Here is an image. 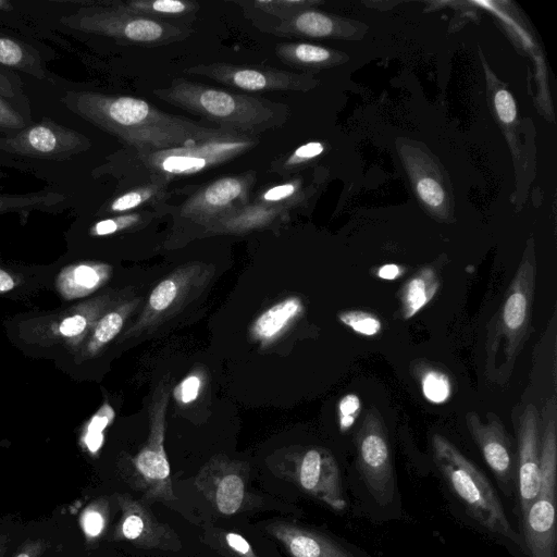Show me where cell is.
Wrapping results in <instances>:
<instances>
[{
	"mask_svg": "<svg viewBox=\"0 0 557 557\" xmlns=\"http://www.w3.org/2000/svg\"><path fill=\"white\" fill-rule=\"evenodd\" d=\"M65 101L75 113L137 152L176 148L232 132L166 113L131 96L83 91L70 94Z\"/></svg>",
	"mask_w": 557,
	"mask_h": 557,
	"instance_id": "1",
	"label": "cell"
},
{
	"mask_svg": "<svg viewBox=\"0 0 557 557\" xmlns=\"http://www.w3.org/2000/svg\"><path fill=\"white\" fill-rule=\"evenodd\" d=\"M161 100L200 115L218 127L258 135L282 126L288 108L263 97L234 94L184 78L174 79L168 87L154 89Z\"/></svg>",
	"mask_w": 557,
	"mask_h": 557,
	"instance_id": "2",
	"label": "cell"
},
{
	"mask_svg": "<svg viewBox=\"0 0 557 557\" xmlns=\"http://www.w3.org/2000/svg\"><path fill=\"white\" fill-rule=\"evenodd\" d=\"M431 444L437 468L471 517L488 531L521 547V539L510 525L485 475L445 436L433 434Z\"/></svg>",
	"mask_w": 557,
	"mask_h": 557,
	"instance_id": "3",
	"label": "cell"
},
{
	"mask_svg": "<svg viewBox=\"0 0 557 557\" xmlns=\"http://www.w3.org/2000/svg\"><path fill=\"white\" fill-rule=\"evenodd\" d=\"M556 397L552 396L541 418L539 493L522 516L524 543L530 557H557L555 521L557 473Z\"/></svg>",
	"mask_w": 557,
	"mask_h": 557,
	"instance_id": "4",
	"label": "cell"
},
{
	"mask_svg": "<svg viewBox=\"0 0 557 557\" xmlns=\"http://www.w3.org/2000/svg\"><path fill=\"white\" fill-rule=\"evenodd\" d=\"M257 135L231 132L185 146L137 152L136 157L152 181L168 182L172 177L198 174L230 161L258 143Z\"/></svg>",
	"mask_w": 557,
	"mask_h": 557,
	"instance_id": "5",
	"label": "cell"
},
{
	"mask_svg": "<svg viewBox=\"0 0 557 557\" xmlns=\"http://www.w3.org/2000/svg\"><path fill=\"white\" fill-rule=\"evenodd\" d=\"M67 20L79 30L132 45H165L182 40L191 33L187 27L127 12L113 1L90 2Z\"/></svg>",
	"mask_w": 557,
	"mask_h": 557,
	"instance_id": "6",
	"label": "cell"
},
{
	"mask_svg": "<svg viewBox=\"0 0 557 557\" xmlns=\"http://www.w3.org/2000/svg\"><path fill=\"white\" fill-rule=\"evenodd\" d=\"M170 398L169 384L156 392L149 408V434L146 443L132 458L129 484L146 499L173 502L171 467L164 447L165 412Z\"/></svg>",
	"mask_w": 557,
	"mask_h": 557,
	"instance_id": "7",
	"label": "cell"
},
{
	"mask_svg": "<svg viewBox=\"0 0 557 557\" xmlns=\"http://www.w3.org/2000/svg\"><path fill=\"white\" fill-rule=\"evenodd\" d=\"M535 275L533 258H525L511 280L493 331L488 335L486 347L490 355L497 352L499 345L503 344L504 377L506 379L528 337L532 318Z\"/></svg>",
	"mask_w": 557,
	"mask_h": 557,
	"instance_id": "8",
	"label": "cell"
},
{
	"mask_svg": "<svg viewBox=\"0 0 557 557\" xmlns=\"http://www.w3.org/2000/svg\"><path fill=\"white\" fill-rule=\"evenodd\" d=\"M357 465L363 483L381 506L393 502L395 479L385 423L375 407H370L355 436Z\"/></svg>",
	"mask_w": 557,
	"mask_h": 557,
	"instance_id": "9",
	"label": "cell"
},
{
	"mask_svg": "<svg viewBox=\"0 0 557 557\" xmlns=\"http://www.w3.org/2000/svg\"><path fill=\"white\" fill-rule=\"evenodd\" d=\"M286 478L334 510L346 507L338 465L323 447H302L288 456Z\"/></svg>",
	"mask_w": 557,
	"mask_h": 557,
	"instance_id": "10",
	"label": "cell"
},
{
	"mask_svg": "<svg viewBox=\"0 0 557 557\" xmlns=\"http://www.w3.org/2000/svg\"><path fill=\"white\" fill-rule=\"evenodd\" d=\"M207 276L199 263L174 270L151 290L144 310L126 335H141L175 314L201 290Z\"/></svg>",
	"mask_w": 557,
	"mask_h": 557,
	"instance_id": "11",
	"label": "cell"
},
{
	"mask_svg": "<svg viewBox=\"0 0 557 557\" xmlns=\"http://www.w3.org/2000/svg\"><path fill=\"white\" fill-rule=\"evenodd\" d=\"M247 466L216 456L209 460L195 478V486L221 515L239 512L247 502Z\"/></svg>",
	"mask_w": 557,
	"mask_h": 557,
	"instance_id": "12",
	"label": "cell"
},
{
	"mask_svg": "<svg viewBox=\"0 0 557 557\" xmlns=\"http://www.w3.org/2000/svg\"><path fill=\"white\" fill-rule=\"evenodd\" d=\"M121 517L113 537L146 549L178 552L182 542L174 529L158 520L153 512L129 494L116 496Z\"/></svg>",
	"mask_w": 557,
	"mask_h": 557,
	"instance_id": "13",
	"label": "cell"
},
{
	"mask_svg": "<svg viewBox=\"0 0 557 557\" xmlns=\"http://www.w3.org/2000/svg\"><path fill=\"white\" fill-rule=\"evenodd\" d=\"M185 72L206 76L224 86L251 92L301 90L306 87L305 76L272 67L216 62L190 66Z\"/></svg>",
	"mask_w": 557,
	"mask_h": 557,
	"instance_id": "14",
	"label": "cell"
},
{
	"mask_svg": "<svg viewBox=\"0 0 557 557\" xmlns=\"http://www.w3.org/2000/svg\"><path fill=\"white\" fill-rule=\"evenodd\" d=\"M255 174L218 178L194 193L182 206L181 214L200 222H212L248 205Z\"/></svg>",
	"mask_w": 557,
	"mask_h": 557,
	"instance_id": "15",
	"label": "cell"
},
{
	"mask_svg": "<svg viewBox=\"0 0 557 557\" xmlns=\"http://www.w3.org/2000/svg\"><path fill=\"white\" fill-rule=\"evenodd\" d=\"M88 140L74 129L41 121L17 134L0 139V148L34 158H64L87 147Z\"/></svg>",
	"mask_w": 557,
	"mask_h": 557,
	"instance_id": "16",
	"label": "cell"
},
{
	"mask_svg": "<svg viewBox=\"0 0 557 557\" xmlns=\"http://www.w3.org/2000/svg\"><path fill=\"white\" fill-rule=\"evenodd\" d=\"M465 419L485 462L503 484H508L515 472V458L502 420L494 412H487L482 420L475 411H468Z\"/></svg>",
	"mask_w": 557,
	"mask_h": 557,
	"instance_id": "17",
	"label": "cell"
},
{
	"mask_svg": "<svg viewBox=\"0 0 557 557\" xmlns=\"http://www.w3.org/2000/svg\"><path fill=\"white\" fill-rule=\"evenodd\" d=\"M541 429L539 413L529 404L518 426V483L521 516L525 513L539 493Z\"/></svg>",
	"mask_w": 557,
	"mask_h": 557,
	"instance_id": "18",
	"label": "cell"
},
{
	"mask_svg": "<svg viewBox=\"0 0 557 557\" xmlns=\"http://www.w3.org/2000/svg\"><path fill=\"white\" fill-rule=\"evenodd\" d=\"M267 532L283 544L292 557H355L330 537L288 521H273Z\"/></svg>",
	"mask_w": 557,
	"mask_h": 557,
	"instance_id": "19",
	"label": "cell"
},
{
	"mask_svg": "<svg viewBox=\"0 0 557 557\" xmlns=\"http://www.w3.org/2000/svg\"><path fill=\"white\" fill-rule=\"evenodd\" d=\"M302 311L300 298H285L257 317L250 326V335L262 345H268L280 337Z\"/></svg>",
	"mask_w": 557,
	"mask_h": 557,
	"instance_id": "20",
	"label": "cell"
},
{
	"mask_svg": "<svg viewBox=\"0 0 557 557\" xmlns=\"http://www.w3.org/2000/svg\"><path fill=\"white\" fill-rule=\"evenodd\" d=\"M440 278L432 268H422L401 287L399 294L400 313L409 320L426 306L437 293Z\"/></svg>",
	"mask_w": 557,
	"mask_h": 557,
	"instance_id": "21",
	"label": "cell"
},
{
	"mask_svg": "<svg viewBox=\"0 0 557 557\" xmlns=\"http://www.w3.org/2000/svg\"><path fill=\"white\" fill-rule=\"evenodd\" d=\"M113 2L127 12L162 22H166L163 21L164 17H186L199 10L197 2L187 0H114Z\"/></svg>",
	"mask_w": 557,
	"mask_h": 557,
	"instance_id": "22",
	"label": "cell"
},
{
	"mask_svg": "<svg viewBox=\"0 0 557 557\" xmlns=\"http://www.w3.org/2000/svg\"><path fill=\"white\" fill-rule=\"evenodd\" d=\"M165 184L162 181H152L151 183L132 188L111 199L107 203L104 211L109 213H124L161 202L168 191Z\"/></svg>",
	"mask_w": 557,
	"mask_h": 557,
	"instance_id": "23",
	"label": "cell"
},
{
	"mask_svg": "<svg viewBox=\"0 0 557 557\" xmlns=\"http://www.w3.org/2000/svg\"><path fill=\"white\" fill-rule=\"evenodd\" d=\"M275 54L290 66L321 64L331 58L327 49L305 42H282L275 47Z\"/></svg>",
	"mask_w": 557,
	"mask_h": 557,
	"instance_id": "24",
	"label": "cell"
},
{
	"mask_svg": "<svg viewBox=\"0 0 557 557\" xmlns=\"http://www.w3.org/2000/svg\"><path fill=\"white\" fill-rule=\"evenodd\" d=\"M140 302V299H133L120 308L106 313L97 323L94 331V345L100 347L112 341L122 330L126 318Z\"/></svg>",
	"mask_w": 557,
	"mask_h": 557,
	"instance_id": "25",
	"label": "cell"
},
{
	"mask_svg": "<svg viewBox=\"0 0 557 557\" xmlns=\"http://www.w3.org/2000/svg\"><path fill=\"white\" fill-rule=\"evenodd\" d=\"M62 195L41 191L23 195H0V214L9 211L30 210L55 205L62 201Z\"/></svg>",
	"mask_w": 557,
	"mask_h": 557,
	"instance_id": "26",
	"label": "cell"
},
{
	"mask_svg": "<svg viewBox=\"0 0 557 557\" xmlns=\"http://www.w3.org/2000/svg\"><path fill=\"white\" fill-rule=\"evenodd\" d=\"M420 383L424 397L434 404L445 403L451 394L449 377L442 371L425 368L420 373Z\"/></svg>",
	"mask_w": 557,
	"mask_h": 557,
	"instance_id": "27",
	"label": "cell"
},
{
	"mask_svg": "<svg viewBox=\"0 0 557 557\" xmlns=\"http://www.w3.org/2000/svg\"><path fill=\"white\" fill-rule=\"evenodd\" d=\"M109 517V506L100 498L89 504L81 516V525L88 540L98 539L104 531Z\"/></svg>",
	"mask_w": 557,
	"mask_h": 557,
	"instance_id": "28",
	"label": "cell"
},
{
	"mask_svg": "<svg viewBox=\"0 0 557 557\" xmlns=\"http://www.w3.org/2000/svg\"><path fill=\"white\" fill-rule=\"evenodd\" d=\"M151 218L152 214L148 211L143 213L131 212L117 216H112L97 222L92 226L91 233L97 236L114 234L120 231L143 225L144 223L148 222Z\"/></svg>",
	"mask_w": 557,
	"mask_h": 557,
	"instance_id": "29",
	"label": "cell"
},
{
	"mask_svg": "<svg viewBox=\"0 0 557 557\" xmlns=\"http://www.w3.org/2000/svg\"><path fill=\"white\" fill-rule=\"evenodd\" d=\"M338 320L357 334L375 336L382 330V322L375 315L362 310H346L338 313Z\"/></svg>",
	"mask_w": 557,
	"mask_h": 557,
	"instance_id": "30",
	"label": "cell"
},
{
	"mask_svg": "<svg viewBox=\"0 0 557 557\" xmlns=\"http://www.w3.org/2000/svg\"><path fill=\"white\" fill-rule=\"evenodd\" d=\"M324 150L322 144L311 141L298 147L293 153L272 164V170L280 174H287L307 161L318 157Z\"/></svg>",
	"mask_w": 557,
	"mask_h": 557,
	"instance_id": "31",
	"label": "cell"
},
{
	"mask_svg": "<svg viewBox=\"0 0 557 557\" xmlns=\"http://www.w3.org/2000/svg\"><path fill=\"white\" fill-rule=\"evenodd\" d=\"M252 4L256 9L263 11L271 16L278 17L280 22L286 21L297 13L306 10L302 8L306 2L300 0H257L252 2Z\"/></svg>",
	"mask_w": 557,
	"mask_h": 557,
	"instance_id": "32",
	"label": "cell"
},
{
	"mask_svg": "<svg viewBox=\"0 0 557 557\" xmlns=\"http://www.w3.org/2000/svg\"><path fill=\"white\" fill-rule=\"evenodd\" d=\"M299 188L298 182H286L281 185L273 186L258 196L256 202L269 206L287 207L295 199Z\"/></svg>",
	"mask_w": 557,
	"mask_h": 557,
	"instance_id": "33",
	"label": "cell"
},
{
	"mask_svg": "<svg viewBox=\"0 0 557 557\" xmlns=\"http://www.w3.org/2000/svg\"><path fill=\"white\" fill-rule=\"evenodd\" d=\"M0 63L20 69L28 67L24 48L17 41L7 37H0Z\"/></svg>",
	"mask_w": 557,
	"mask_h": 557,
	"instance_id": "34",
	"label": "cell"
},
{
	"mask_svg": "<svg viewBox=\"0 0 557 557\" xmlns=\"http://www.w3.org/2000/svg\"><path fill=\"white\" fill-rule=\"evenodd\" d=\"M202 384V376L194 372L175 386L173 396L181 405L190 404L198 398Z\"/></svg>",
	"mask_w": 557,
	"mask_h": 557,
	"instance_id": "35",
	"label": "cell"
},
{
	"mask_svg": "<svg viewBox=\"0 0 557 557\" xmlns=\"http://www.w3.org/2000/svg\"><path fill=\"white\" fill-rule=\"evenodd\" d=\"M361 404L358 395L347 394L338 403V421L342 431L349 429L360 412Z\"/></svg>",
	"mask_w": 557,
	"mask_h": 557,
	"instance_id": "36",
	"label": "cell"
},
{
	"mask_svg": "<svg viewBox=\"0 0 557 557\" xmlns=\"http://www.w3.org/2000/svg\"><path fill=\"white\" fill-rule=\"evenodd\" d=\"M107 277V271H101L100 268L92 265H79L74 271L75 283L85 288L92 289L97 287L103 278Z\"/></svg>",
	"mask_w": 557,
	"mask_h": 557,
	"instance_id": "37",
	"label": "cell"
},
{
	"mask_svg": "<svg viewBox=\"0 0 557 557\" xmlns=\"http://www.w3.org/2000/svg\"><path fill=\"white\" fill-rule=\"evenodd\" d=\"M417 190L421 199L431 207H438L444 200V191L441 185L432 178L420 180L417 184Z\"/></svg>",
	"mask_w": 557,
	"mask_h": 557,
	"instance_id": "38",
	"label": "cell"
},
{
	"mask_svg": "<svg viewBox=\"0 0 557 557\" xmlns=\"http://www.w3.org/2000/svg\"><path fill=\"white\" fill-rule=\"evenodd\" d=\"M223 541L227 549L236 557H258L250 543L238 533L225 532Z\"/></svg>",
	"mask_w": 557,
	"mask_h": 557,
	"instance_id": "39",
	"label": "cell"
},
{
	"mask_svg": "<svg viewBox=\"0 0 557 557\" xmlns=\"http://www.w3.org/2000/svg\"><path fill=\"white\" fill-rule=\"evenodd\" d=\"M495 108L499 119L505 123H510L516 119V104L512 96L505 89L495 95Z\"/></svg>",
	"mask_w": 557,
	"mask_h": 557,
	"instance_id": "40",
	"label": "cell"
},
{
	"mask_svg": "<svg viewBox=\"0 0 557 557\" xmlns=\"http://www.w3.org/2000/svg\"><path fill=\"white\" fill-rule=\"evenodd\" d=\"M25 126L23 117L8 102L0 98V128L21 129Z\"/></svg>",
	"mask_w": 557,
	"mask_h": 557,
	"instance_id": "41",
	"label": "cell"
},
{
	"mask_svg": "<svg viewBox=\"0 0 557 557\" xmlns=\"http://www.w3.org/2000/svg\"><path fill=\"white\" fill-rule=\"evenodd\" d=\"M49 544L44 539H29L25 541L12 557H40Z\"/></svg>",
	"mask_w": 557,
	"mask_h": 557,
	"instance_id": "42",
	"label": "cell"
},
{
	"mask_svg": "<svg viewBox=\"0 0 557 557\" xmlns=\"http://www.w3.org/2000/svg\"><path fill=\"white\" fill-rule=\"evenodd\" d=\"M86 325L87 320L85 317L75 314L64 319L59 330L64 336H75L81 334L86 329Z\"/></svg>",
	"mask_w": 557,
	"mask_h": 557,
	"instance_id": "43",
	"label": "cell"
},
{
	"mask_svg": "<svg viewBox=\"0 0 557 557\" xmlns=\"http://www.w3.org/2000/svg\"><path fill=\"white\" fill-rule=\"evenodd\" d=\"M403 270L399 265L395 263H387L380 267L376 271V276L383 280H395L400 276Z\"/></svg>",
	"mask_w": 557,
	"mask_h": 557,
	"instance_id": "44",
	"label": "cell"
},
{
	"mask_svg": "<svg viewBox=\"0 0 557 557\" xmlns=\"http://www.w3.org/2000/svg\"><path fill=\"white\" fill-rule=\"evenodd\" d=\"M103 441L102 433L88 432L86 435V445L91 451L99 449Z\"/></svg>",
	"mask_w": 557,
	"mask_h": 557,
	"instance_id": "45",
	"label": "cell"
},
{
	"mask_svg": "<svg viewBox=\"0 0 557 557\" xmlns=\"http://www.w3.org/2000/svg\"><path fill=\"white\" fill-rule=\"evenodd\" d=\"M14 287V281L9 273L0 269V292H9Z\"/></svg>",
	"mask_w": 557,
	"mask_h": 557,
	"instance_id": "46",
	"label": "cell"
},
{
	"mask_svg": "<svg viewBox=\"0 0 557 557\" xmlns=\"http://www.w3.org/2000/svg\"><path fill=\"white\" fill-rule=\"evenodd\" d=\"M10 544V539L7 534L0 535V557H4Z\"/></svg>",
	"mask_w": 557,
	"mask_h": 557,
	"instance_id": "47",
	"label": "cell"
},
{
	"mask_svg": "<svg viewBox=\"0 0 557 557\" xmlns=\"http://www.w3.org/2000/svg\"><path fill=\"white\" fill-rule=\"evenodd\" d=\"M11 3L5 0H0V10H10Z\"/></svg>",
	"mask_w": 557,
	"mask_h": 557,
	"instance_id": "48",
	"label": "cell"
}]
</instances>
